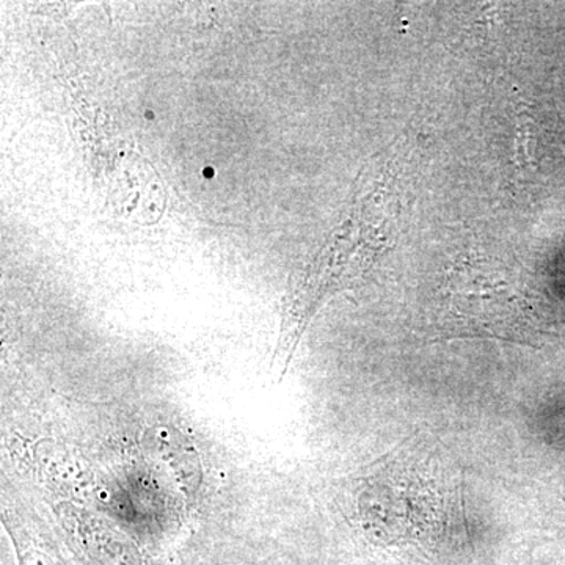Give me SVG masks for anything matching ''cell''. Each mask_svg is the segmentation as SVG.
<instances>
[{
    "mask_svg": "<svg viewBox=\"0 0 565 565\" xmlns=\"http://www.w3.org/2000/svg\"><path fill=\"white\" fill-rule=\"evenodd\" d=\"M2 522L14 546L18 565H68L35 516L3 505Z\"/></svg>",
    "mask_w": 565,
    "mask_h": 565,
    "instance_id": "cell-3",
    "label": "cell"
},
{
    "mask_svg": "<svg viewBox=\"0 0 565 565\" xmlns=\"http://www.w3.org/2000/svg\"><path fill=\"white\" fill-rule=\"evenodd\" d=\"M557 522H559L561 531L565 534V489L564 492L561 493V505L559 511H557Z\"/></svg>",
    "mask_w": 565,
    "mask_h": 565,
    "instance_id": "cell-4",
    "label": "cell"
},
{
    "mask_svg": "<svg viewBox=\"0 0 565 565\" xmlns=\"http://www.w3.org/2000/svg\"><path fill=\"white\" fill-rule=\"evenodd\" d=\"M71 544L88 565H143L136 546L99 516L74 504L55 505Z\"/></svg>",
    "mask_w": 565,
    "mask_h": 565,
    "instance_id": "cell-2",
    "label": "cell"
},
{
    "mask_svg": "<svg viewBox=\"0 0 565 565\" xmlns=\"http://www.w3.org/2000/svg\"><path fill=\"white\" fill-rule=\"evenodd\" d=\"M215 170L212 169V167H206V169L203 170V177L204 178H214Z\"/></svg>",
    "mask_w": 565,
    "mask_h": 565,
    "instance_id": "cell-5",
    "label": "cell"
},
{
    "mask_svg": "<svg viewBox=\"0 0 565 565\" xmlns=\"http://www.w3.org/2000/svg\"><path fill=\"white\" fill-rule=\"evenodd\" d=\"M147 117L150 118V120H152V118H154V115H152V111H147Z\"/></svg>",
    "mask_w": 565,
    "mask_h": 565,
    "instance_id": "cell-6",
    "label": "cell"
},
{
    "mask_svg": "<svg viewBox=\"0 0 565 565\" xmlns=\"http://www.w3.org/2000/svg\"><path fill=\"white\" fill-rule=\"evenodd\" d=\"M459 486L444 446L419 437L344 479L343 489L360 533L384 548L403 550L411 504L419 557L438 561L460 541Z\"/></svg>",
    "mask_w": 565,
    "mask_h": 565,
    "instance_id": "cell-1",
    "label": "cell"
}]
</instances>
